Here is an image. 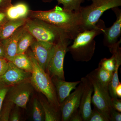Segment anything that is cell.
<instances>
[{"mask_svg": "<svg viewBox=\"0 0 121 121\" xmlns=\"http://www.w3.org/2000/svg\"><path fill=\"white\" fill-rule=\"evenodd\" d=\"M28 17L41 20L62 29L69 34L71 40L84 31L79 12L68 11L58 5L48 11L30 10Z\"/></svg>", "mask_w": 121, "mask_h": 121, "instance_id": "cell-1", "label": "cell"}, {"mask_svg": "<svg viewBox=\"0 0 121 121\" xmlns=\"http://www.w3.org/2000/svg\"><path fill=\"white\" fill-rule=\"evenodd\" d=\"M106 27L104 21L99 19L94 28L84 30L76 36L73 44L67 48L68 52L71 54L74 60L87 62L91 59L95 50L94 38L103 34Z\"/></svg>", "mask_w": 121, "mask_h": 121, "instance_id": "cell-2", "label": "cell"}, {"mask_svg": "<svg viewBox=\"0 0 121 121\" xmlns=\"http://www.w3.org/2000/svg\"><path fill=\"white\" fill-rule=\"evenodd\" d=\"M31 61L33 70L30 76L31 83L37 90L44 95L48 101L60 112V104L56 96L55 89L49 74L40 66L33 56L31 52L28 55Z\"/></svg>", "mask_w": 121, "mask_h": 121, "instance_id": "cell-3", "label": "cell"}, {"mask_svg": "<svg viewBox=\"0 0 121 121\" xmlns=\"http://www.w3.org/2000/svg\"><path fill=\"white\" fill-rule=\"evenodd\" d=\"M24 27L38 41L55 44L64 38L71 40L65 30L38 19L28 17Z\"/></svg>", "mask_w": 121, "mask_h": 121, "instance_id": "cell-4", "label": "cell"}, {"mask_svg": "<svg viewBox=\"0 0 121 121\" xmlns=\"http://www.w3.org/2000/svg\"><path fill=\"white\" fill-rule=\"evenodd\" d=\"M121 5V0H104L97 3H92L86 7L81 6L79 12L83 30L94 28L104 12Z\"/></svg>", "mask_w": 121, "mask_h": 121, "instance_id": "cell-5", "label": "cell"}, {"mask_svg": "<svg viewBox=\"0 0 121 121\" xmlns=\"http://www.w3.org/2000/svg\"><path fill=\"white\" fill-rule=\"evenodd\" d=\"M86 76L89 79L94 87L91 103L94 107L104 113L109 120L110 112L112 107L111 106V97L108 87L102 84L98 79L94 70L87 74Z\"/></svg>", "mask_w": 121, "mask_h": 121, "instance_id": "cell-6", "label": "cell"}, {"mask_svg": "<svg viewBox=\"0 0 121 121\" xmlns=\"http://www.w3.org/2000/svg\"><path fill=\"white\" fill-rule=\"evenodd\" d=\"M69 39L64 38L53 45L48 64L47 71L52 77L65 80L64 62L67 48L70 43Z\"/></svg>", "mask_w": 121, "mask_h": 121, "instance_id": "cell-7", "label": "cell"}, {"mask_svg": "<svg viewBox=\"0 0 121 121\" xmlns=\"http://www.w3.org/2000/svg\"><path fill=\"white\" fill-rule=\"evenodd\" d=\"M31 82L26 81L13 86L9 90L8 99L17 107L26 109L33 90Z\"/></svg>", "mask_w": 121, "mask_h": 121, "instance_id": "cell-8", "label": "cell"}, {"mask_svg": "<svg viewBox=\"0 0 121 121\" xmlns=\"http://www.w3.org/2000/svg\"><path fill=\"white\" fill-rule=\"evenodd\" d=\"M75 90L60 104L61 121H69L72 114L79 107L83 91V85L82 82Z\"/></svg>", "mask_w": 121, "mask_h": 121, "instance_id": "cell-9", "label": "cell"}, {"mask_svg": "<svg viewBox=\"0 0 121 121\" xmlns=\"http://www.w3.org/2000/svg\"><path fill=\"white\" fill-rule=\"evenodd\" d=\"M30 73L17 67L12 62L8 61L7 70L0 76V83L7 86H13L26 81L30 77Z\"/></svg>", "mask_w": 121, "mask_h": 121, "instance_id": "cell-10", "label": "cell"}, {"mask_svg": "<svg viewBox=\"0 0 121 121\" xmlns=\"http://www.w3.org/2000/svg\"><path fill=\"white\" fill-rule=\"evenodd\" d=\"M80 81L83 84V91L81 97L79 110L83 121H88L92 111L91 104L94 87L86 76L82 78Z\"/></svg>", "mask_w": 121, "mask_h": 121, "instance_id": "cell-11", "label": "cell"}, {"mask_svg": "<svg viewBox=\"0 0 121 121\" xmlns=\"http://www.w3.org/2000/svg\"><path fill=\"white\" fill-rule=\"evenodd\" d=\"M54 45L35 39L30 46L33 56L45 72L47 70L50 55Z\"/></svg>", "mask_w": 121, "mask_h": 121, "instance_id": "cell-12", "label": "cell"}, {"mask_svg": "<svg viewBox=\"0 0 121 121\" xmlns=\"http://www.w3.org/2000/svg\"><path fill=\"white\" fill-rule=\"evenodd\" d=\"M117 17V20L112 25L105 28L103 34L104 45L110 48L118 41L121 34V10L118 7L111 9Z\"/></svg>", "mask_w": 121, "mask_h": 121, "instance_id": "cell-13", "label": "cell"}, {"mask_svg": "<svg viewBox=\"0 0 121 121\" xmlns=\"http://www.w3.org/2000/svg\"><path fill=\"white\" fill-rule=\"evenodd\" d=\"M121 40L109 49L110 52L114 56L115 59V67L113 72L112 80L109 84L108 91L111 97L117 98L115 90L119 82L118 78V69L121 64V48L120 47Z\"/></svg>", "mask_w": 121, "mask_h": 121, "instance_id": "cell-14", "label": "cell"}, {"mask_svg": "<svg viewBox=\"0 0 121 121\" xmlns=\"http://www.w3.org/2000/svg\"><path fill=\"white\" fill-rule=\"evenodd\" d=\"M24 29V25L18 28L10 37L1 40L4 48L5 59L8 61L12 62L17 55L18 41Z\"/></svg>", "mask_w": 121, "mask_h": 121, "instance_id": "cell-15", "label": "cell"}, {"mask_svg": "<svg viewBox=\"0 0 121 121\" xmlns=\"http://www.w3.org/2000/svg\"><path fill=\"white\" fill-rule=\"evenodd\" d=\"M52 78V79L55 89L57 99L60 104L70 95L71 91L75 89L76 86L81 82V81L66 82L56 77Z\"/></svg>", "mask_w": 121, "mask_h": 121, "instance_id": "cell-16", "label": "cell"}, {"mask_svg": "<svg viewBox=\"0 0 121 121\" xmlns=\"http://www.w3.org/2000/svg\"><path fill=\"white\" fill-rule=\"evenodd\" d=\"M30 10L27 5L19 2L12 5L5 10V12L8 20H15L27 18Z\"/></svg>", "mask_w": 121, "mask_h": 121, "instance_id": "cell-17", "label": "cell"}, {"mask_svg": "<svg viewBox=\"0 0 121 121\" xmlns=\"http://www.w3.org/2000/svg\"><path fill=\"white\" fill-rule=\"evenodd\" d=\"M27 18L15 20H8L3 25L0 32V40L7 39L26 23Z\"/></svg>", "mask_w": 121, "mask_h": 121, "instance_id": "cell-18", "label": "cell"}, {"mask_svg": "<svg viewBox=\"0 0 121 121\" xmlns=\"http://www.w3.org/2000/svg\"><path fill=\"white\" fill-rule=\"evenodd\" d=\"M43 109L45 121H61V113L56 109L47 101L42 99L40 101Z\"/></svg>", "mask_w": 121, "mask_h": 121, "instance_id": "cell-19", "label": "cell"}, {"mask_svg": "<svg viewBox=\"0 0 121 121\" xmlns=\"http://www.w3.org/2000/svg\"><path fill=\"white\" fill-rule=\"evenodd\" d=\"M12 62L20 69L29 73L32 72V63L29 56L25 53L17 54Z\"/></svg>", "mask_w": 121, "mask_h": 121, "instance_id": "cell-20", "label": "cell"}, {"mask_svg": "<svg viewBox=\"0 0 121 121\" xmlns=\"http://www.w3.org/2000/svg\"><path fill=\"white\" fill-rule=\"evenodd\" d=\"M35 39L25 28L17 44V54L25 53Z\"/></svg>", "mask_w": 121, "mask_h": 121, "instance_id": "cell-21", "label": "cell"}, {"mask_svg": "<svg viewBox=\"0 0 121 121\" xmlns=\"http://www.w3.org/2000/svg\"><path fill=\"white\" fill-rule=\"evenodd\" d=\"M44 2H51L53 0H42ZM58 4H62L63 8L68 11H74L79 12L80 10L81 4L84 0H56Z\"/></svg>", "mask_w": 121, "mask_h": 121, "instance_id": "cell-22", "label": "cell"}, {"mask_svg": "<svg viewBox=\"0 0 121 121\" xmlns=\"http://www.w3.org/2000/svg\"><path fill=\"white\" fill-rule=\"evenodd\" d=\"M94 71L98 79L102 84L108 87L112 78L113 72L108 71L99 66Z\"/></svg>", "mask_w": 121, "mask_h": 121, "instance_id": "cell-23", "label": "cell"}, {"mask_svg": "<svg viewBox=\"0 0 121 121\" xmlns=\"http://www.w3.org/2000/svg\"><path fill=\"white\" fill-rule=\"evenodd\" d=\"M33 106L32 118L33 121H45L44 112L40 101L35 99Z\"/></svg>", "mask_w": 121, "mask_h": 121, "instance_id": "cell-24", "label": "cell"}, {"mask_svg": "<svg viewBox=\"0 0 121 121\" xmlns=\"http://www.w3.org/2000/svg\"><path fill=\"white\" fill-rule=\"evenodd\" d=\"M115 59L112 55L109 58H104L101 60L99 64V66L111 72L114 71L115 67Z\"/></svg>", "mask_w": 121, "mask_h": 121, "instance_id": "cell-25", "label": "cell"}, {"mask_svg": "<svg viewBox=\"0 0 121 121\" xmlns=\"http://www.w3.org/2000/svg\"><path fill=\"white\" fill-rule=\"evenodd\" d=\"M13 104L9 100L4 104L0 112V121H9V115Z\"/></svg>", "mask_w": 121, "mask_h": 121, "instance_id": "cell-26", "label": "cell"}, {"mask_svg": "<svg viewBox=\"0 0 121 121\" xmlns=\"http://www.w3.org/2000/svg\"><path fill=\"white\" fill-rule=\"evenodd\" d=\"M88 121H109V120L104 113L94 107Z\"/></svg>", "mask_w": 121, "mask_h": 121, "instance_id": "cell-27", "label": "cell"}, {"mask_svg": "<svg viewBox=\"0 0 121 121\" xmlns=\"http://www.w3.org/2000/svg\"><path fill=\"white\" fill-rule=\"evenodd\" d=\"M8 86L0 83V112L2 108L3 102L8 91Z\"/></svg>", "mask_w": 121, "mask_h": 121, "instance_id": "cell-28", "label": "cell"}, {"mask_svg": "<svg viewBox=\"0 0 121 121\" xmlns=\"http://www.w3.org/2000/svg\"><path fill=\"white\" fill-rule=\"evenodd\" d=\"M111 106L115 110L121 112V100L118 99V98L111 97Z\"/></svg>", "mask_w": 121, "mask_h": 121, "instance_id": "cell-29", "label": "cell"}, {"mask_svg": "<svg viewBox=\"0 0 121 121\" xmlns=\"http://www.w3.org/2000/svg\"><path fill=\"white\" fill-rule=\"evenodd\" d=\"M109 121H121V112L111 108L110 112Z\"/></svg>", "mask_w": 121, "mask_h": 121, "instance_id": "cell-30", "label": "cell"}, {"mask_svg": "<svg viewBox=\"0 0 121 121\" xmlns=\"http://www.w3.org/2000/svg\"><path fill=\"white\" fill-rule=\"evenodd\" d=\"M8 66V61L6 59H0V76L4 73Z\"/></svg>", "mask_w": 121, "mask_h": 121, "instance_id": "cell-31", "label": "cell"}, {"mask_svg": "<svg viewBox=\"0 0 121 121\" xmlns=\"http://www.w3.org/2000/svg\"><path fill=\"white\" fill-rule=\"evenodd\" d=\"M20 114L17 109L13 110L12 112H11L9 115V121H20Z\"/></svg>", "mask_w": 121, "mask_h": 121, "instance_id": "cell-32", "label": "cell"}, {"mask_svg": "<svg viewBox=\"0 0 121 121\" xmlns=\"http://www.w3.org/2000/svg\"><path fill=\"white\" fill-rule=\"evenodd\" d=\"M69 121H83L82 117L79 109L72 114Z\"/></svg>", "mask_w": 121, "mask_h": 121, "instance_id": "cell-33", "label": "cell"}, {"mask_svg": "<svg viewBox=\"0 0 121 121\" xmlns=\"http://www.w3.org/2000/svg\"><path fill=\"white\" fill-rule=\"evenodd\" d=\"M12 5V0H0V10L5 11Z\"/></svg>", "mask_w": 121, "mask_h": 121, "instance_id": "cell-34", "label": "cell"}, {"mask_svg": "<svg viewBox=\"0 0 121 121\" xmlns=\"http://www.w3.org/2000/svg\"><path fill=\"white\" fill-rule=\"evenodd\" d=\"M8 21L5 11L0 10V26L4 25Z\"/></svg>", "mask_w": 121, "mask_h": 121, "instance_id": "cell-35", "label": "cell"}, {"mask_svg": "<svg viewBox=\"0 0 121 121\" xmlns=\"http://www.w3.org/2000/svg\"><path fill=\"white\" fill-rule=\"evenodd\" d=\"M0 59H5V52L4 45L0 40Z\"/></svg>", "mask_w": 121, "mask_h": 121, "instance_id": "cell-36", "label": "cell"}, {"mask_svg": "<svg viewBox=\"0 0 121 121\" xmlns=\"http://www.w3.org/2000/svg\"><path fill=\"white\" fill-rule=\"evenodd\" d=\"M115 93L116 95L118 97L121 98V83L119 82L115 90Z\"/></svg>", "mask_w": 121, "mask_h": 121, "instance_id": "cell-37", "label": "cell"}, {"mask_svg": "<svg viewBox=\"0 0 121 121\" xmlns=\"http://www.w3.org/2000/svg\"><path fill=\"white\" fill-rule=\"evenodd\" d=\"M87 0L91 1L93 3H95L101 2V1H102L104 0Z\"/></svg>", "mask_w": 121, "mask_h": 121, "instance_id": "cell-38", "label": "cell"}, {"mask_svg": "<svg viewBox=\"0 0 121 121\" xmlns=\"http://www.w3.org/2000/svg\"><path fill=\"white\" fill-rule=\"evenodd\" d=\"M3 25H1V26H0V32L1 30V29H2V27H3Z\"/></svg>", "mask_w": 121, "mask_h": 121, "instance_id": "cell-39", "label": "cell"}]
</instances>
